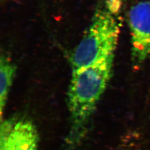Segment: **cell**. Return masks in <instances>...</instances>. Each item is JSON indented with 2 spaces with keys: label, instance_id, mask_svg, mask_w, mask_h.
<instances>
[{
  "label": "cell",
  "instance_id": "obj_1",
  "mask_svg": "<svg viewBox=\"0 0 150 150\" xmlns=\"http://www.w3.org/2000/svg\"><path fill=\"white\" fill-rule=\"evenodd\" d=\"M115 56L72 72L67 92L70 117L68 143L74 146L85 136L97 104L112 74Z\"/></svg>",
  "mask_w": 150,
  "mask_h": 150
},
{
  "label": "cell",
  "instance_id": "obj_2",
  "mask_svg": "<svg viewBox=\"0 0 150 150\" xmlns=\"http://www.w3.org/2000/svg\"><path fill=\"white\" fill-rule=\"evenodd\" d=\"M121 11V0H107L97 9L72 54V72L115 56L122 26Z\"/></svg>",
  "mask_w": 150,
  "mask_h": 150
},
{
  "label": "cell",
  "instance_id": "obj_3",
  "mask_svg": "<svg viewBox=\"0 0 150 150\" xmlns=\"http://www.w3.org/2000/svg\"><path fill=\"white\" fill-rule=\"evenodd\" d=\"M128 22L132 66L134 70L139 71L150 57V1H142L132 6Z\"/></svg>",
  "mask_w": 150,
  "mask_h": 150
},
{
  "label": "cell",
  "instance_id": "obj_4",
  "mask_svg": "<svg viewBox=\"0 0 150 150\" xmlns=\"http://www.w3.org/2000/svg\"><path fill=\"white\" fill-rule=\"evenodd\" d=\"M38 129L32 121L23 116L1 120L0 150H38Z\"/></svg>",
  "mask_w": 150,
  "mask_h": 150
},
{
  "label": "cell",
  "instance_id": "obj_5",
  "mask_svg": "<svg viewBox=\"0 0 150 150\" xmlns=\"http://www.w3.org/2000/svg\"><path fill=\"white\" fill-rule=\"evenodd\" d=\"M16 66L5 54L0 59V113L1 116L6 105L8 96L16 72Z\"/></svg>",
  "mask_w": 150,
  "mask_h": 150
}]
</instances>
